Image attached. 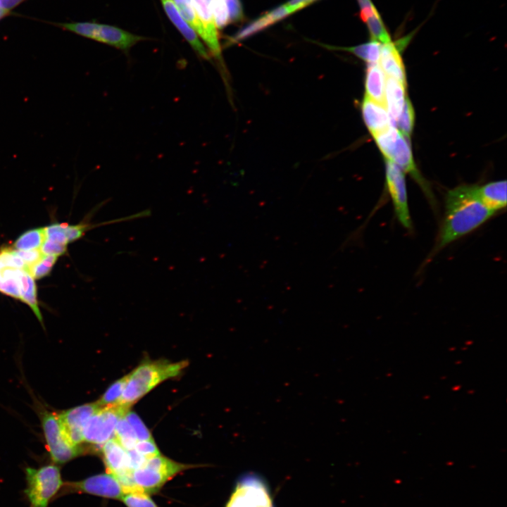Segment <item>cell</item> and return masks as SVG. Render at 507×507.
Wrapping results in <instances>:
<instances>
[{
    "label": "cell",
    "instance_id": "6da1fadb",
    "mask_svg": "<svg viewBox=\"0 0 507 507\" xmlns=\"http://www.w3.org/2000/svg\"><path fill=\"white\" fill-rule=\"evenodd\" d=\"M496 212L477 197L475 185H462L449 190L445 197V211L434 253L475 230Z\"/></svg>",
    "mask_w": 507,
    "mask_h": 507
},
{
    "label": "cell",
    "instance_id": "7a4b0ae2",
    "mask_svg": "<svg viewBox=\"0 0 507 507\" xmlns=\"http://www.w3.org/2000/svg\"><path fill=\"white\" fill-rule=\"evenodd\" d=\"M187 361H144L128 374L119 403L131 406L158 384L180 375Z\"/></svg>",
    "mask_w": 507,
    "mask_h": 507
},
{
    "label": "cell",
    "instance_id": "3957f363",
    "mask_svg": "<svg viewBox=\"0 0 507 507\" xmlns=\"http://www.w3.org/2000/svg\"><path fill=\"white\" fill-rule=\"evenodd\" d=\"M25 475V494L31 507H46L63 484L59 468L51 464L39 468H27Z\"/></svg>",
    "mask_w": 507,
    "mask_h": 507
},
{
    "label": "cell",
    "instance_id": "277c9868",
    "mask_svg": "<svg viewBox=\"0 0 507 507\" xmlns=\"http://www.w3.org/2000/svg\"><path fill=\"white\" fill-rule=\"evenodd\" d=\"M41 423L46 448L54 463H65L80 454V446L74 445L68 438L58 414L43 411Z\"/></svg>",
    "mask_w": 507,
    "mask_h": 507
},
{
    "label": "cell",
    "instance_id": "5b68a950",
    "mask_svg": "<svg viewBox=\"0 0 507 507\" xmlns=\"http://www.w3.org/2000/svg\"><path fill=\"white\" fill-rule=\"evenodd\" d=\"M129 410L130 406L121 403L101 406L85 423L82 428L83 442L102 446L114 437L119 420Z\"/></svg>",
    "mask_w": 507,
    "mask_h": 507
},
{
    "label": "cell",
    "instance_id": "8992f818",
    "mask_svg": "<svg viewBox=\"0 0 507 507\" xmlns=\"http://www.w3.org/2000/svg\"><path fill=\"white\" fill-rule=\"evenodd\" d=\"M225 507H274L270 489L258 475L249 472L237 481Z\"/></svg>",
    "mask_w": 507,
    "mask_h": 507
},
{
    "label": "cell",
    "instance_id": "52a82bcc",
    "mask_svg": "<svg viewBox=\"0 0 507 507\" xmlns=\"http://www.w3.org/2000/svg\"><path fill=\"white\" fill-rule=\"evenodd\" d=\"M386 184L395 215L406 229H412L404 173L394 163L385 160Z\"/></svg>",
    "mask_w": 507,
    "mask_h": 507
},
{
    "label": "cell",
    "instance_id": "ba28073f",
    "mask_svg": "<svg viewBox=\"0 0 507 507\" xmlns=\"http://www.w3.org/2000/svg\"><path fill=\"white\" fill-rule=\"evenodd\" d=\"M70 490L104 498L121 499L125 493L118 479L109 472L98 474L83 480L72 482Z\"/></svg>",
    "mask_w": 507,
    "mask_h": 507
},
{
    "label": "cell",
    "instance_id": "9c48e42d",
    "mask_svg": "<svg viewBox=\"0 0 507 507\" xmlns=\"http://www.w3.org/2000/svg\"><path fill=\"white\" fill-rule=\"evenodd\" d=\"M101 407L96 401L77 406L58 414L64 431L74 445L79 446L83 442L84 424Z\"/></svg>",
    "mask_w": 507,
    "mask_h": 507
},
{
    "label": "cell",
    "instance_id": "30bf717a",
    "mask_svg": "<svg viewBox=\"0 0 507 507\" xmlns=\"http://www.w3.org/2000/svg\"><path fill=\"white\" fill-rule=\"evenodd\" d=\"M172 477L165 472L144 464L131 471L130 491H141L148 494L156 493Z\"/></svg>",
    "mask_w": 507,
    "mask_h": 507
},
{
    "label": "cell",
    "instance_id": "8fae6325",
    "mask_svg": "<svg viewBox=\"0 0 507 507\" xmlns=\"http://www.w3.org/2000/svg\"><path fill=\"white\" fill-rule=\"evenodd\" d=\"M101 453L107 472L119 479L132 471L129 465L127 451L115 437L101 446Z\"/></svg>",
    "mask_w": 507,
    "mask_h": 507
},
{
    "label": "cell",
    "instance_id": "7c38bea8",
    "mask_svg": "<svg viewBox=\"0 0 507 507\" xmlns=\"http://www.w3.org/2000/svg\"><path fill=\"white\" fill-rule=\"evenodd\" d=\"M191 2L204 29V42L213 56L220 58L221 51L217 27L207 2L206 0H191Z\"/></svg>",
    "mask_w": 507,
    "mask_h": 507
},
{
    "label": "cell",
    "instance_id": "4fadbf2b",
    "mask_svg": "<svg viewBox=\"0 0 507 507\" xmlns=\"http://www.w3.org/2000/svg\"><path fill=\"white\" fill-rule=\"evenodd\" d=\"M164 10L173 25L201 58L209 59V55L194 30L182 18L173 0H161Z\"/></svg>",
    "mask_w": 507,
    "mask_h": 507
},
{
    "label": "cell",
    "instance_id": "5bb4252c",
    "mask_svg": "<svg viewBox=\"0 0 507 507\" xmlns=\"http://www.w3.org/2000/svg\"><path fill=\"white\" fill-rule=\"evenodd\" d=\"M361 113L364 123L373 137L394 125L385 106L365 95L361 103Z\"/></svg>",
    "mask_w": 507,
    "mask_h": 507
},
{
    "label": "cell",
    "instance_id": "9a60e30c",
    "mask_svg": "<svg viewBox=\"0 0 507 507\" xmlns=\"http://www.w3.org/2000/svg\"><path fill=\"white\" fill-rule=\"evenodd\" d=\"M142 39L139 35L115 26L97 24L92 39L123 51H127Z\"/></svg>",
    "mask_w": 507,
    "mask_h": 507
},
{
    "label": "cell",
    "instance_id": "2e32d148",
    "mask_svg": "<svg viewBox=\"0 0 507 507\" xmlns=\"http://www.w3.org/2000/svg\"><path fill=\"white\" fill-rule=\"evenodd\" d=\"M400 51L392 42L382 45L380 65L385 75L406 85V76Z\"/></svg>",
    "mask_w": 507,
    "mask_h": 507
},
{
    "label": "cell",
    "instance_id": "e0dca14e",
    "mask_svg": "<svg viewBox=\"0 0 507 507\" xmlns=\"http://www.w3.org/2000/svg\"><path fill=\"white\" fill-rule=\"evenodd\" d=\"M477 197L489 208L497 212L506 206V181L499 180L475 185Z\"/></svg>",
    "mask_w": 507,
    "mask_h": 507
},
{
    "label": "cell",
    "instance_id": "ac0fdd59",
    "mask_svg": "<svg viewBox=\"0 0 507 507\" xmlns=\"http://www.w3.org/2000/svg\"><path fill=\"white\" fill-rule=\"evenodd\" d=\"M406 86L392 77L386 80L384 106L393 125L401 114L406 99Z\"/></svg>",
    "mask_w": 507,
    "mask_h": 507
},
{
    "label": "cell",
    "instance_id": "d6986e66",
    "mask_svg": "<svg viewBox=\"0 0 507 507\" xmlns=\"http://www.w3.org/2000/svg\"><path fill=\"white\" fill-rule=\"evenodd\" d=\"M386 75L380 64H368L365 73V96L384 105Z\"/></svg>",
    "mask_w": 507,
    "mask_h": 507
},
{
    "label": "cell",
    "instance_id": "ffe728a7",
    "mask_svg": "<svg viewBox=\"0 0 507 507\" xmlns=\"http://www.w3.org/2000/svg\"><path fill=\"white\" fill-rule=\"evenodd\" d=\"M21 281L20 300L30 307L38 320L44 326L42 315L37 298V288L33 277L24 270Z\"/></svg>",
    "mask_w": 507,
    "mask_h": 507
},
{
    "label": "cell",
    "instance_id": "44dd1931",
    "mask_svg": "<svg viewBox=\"0 0 507 507\" xmlns=\"http://www.w3.org/2000/svg\"><path fill=\"white\" fill-rule=\"evenodd\" d=\"M45 240V228H36L27 230L22 234L15 240L13 246L15 250L22 251L40 249Z\"/></svg>",
    "mask_w": 507,
    "mask_h": 507
},
{
    "label": "cell",
    "instance_id": "7402d4cb",
    "mask_svg": "<svg viewBox=\"0 0 507 507\" xmlns=\"http://www.w3.org/2000/svg\"><path fill=\"white\" fill-rule=\"evenodd\" d=\"M381 43L371 40L352 47L339 48L348 51L368 64L377 63L380 56Z\"/></svg>",
    "mask_w": 507,
    "mask_h": 507
},
{
    "label": "cell",
    "instance_id": "603a6c76",
    "mask_svg": "<svg viewBox=\"0 0 507 507\" xmlns=\"http://www.w3.org/2000/svg\"><path fill=\"white\" fill-rule=\"evenodd\" d=\"M364 22L367 25L372 40L381 44H387L391 42L389 32L377 11L368 17Z\"/></svg>",
    "mask_w": 507,
    "mask_h": 507
},
{
    "label": "cell",
    "instance_id": "cb8c5ba5",
    "mask_svg": "<svg viewBox=\"0 0 507 507\" xmlns=\"http://www.w3.org/2000/svg\"><path fill=\"white\" fill-rule=\"evenodd\" d=\"M182 18L194 30L202 39L204 32L201 23L198 19L191 0H173Z\"/></svg>",
    "mask_w": 507,
    "mask_h": 507
},
{
    "label": "cell",
    "instance_id": "d4e9b609",
    "mask_svg": "<svg viewBox=\"0 0 507 507\" xmlns=\"http://www.w3.org/2000/svg\"><path fill=\"white\" fill-rule=\"evenodd\" d=\"M114 437L126 450L134 449L138 442L134 431L125 416L119 420L115 427Z\"/></svg>",
    "mask_w": 507,
    "mask_h": 507
},
{
    "label": "cell",
    "instance_id": "484cf974",
    "mask_svg": "<svg viewBox=\"0 0 507 507\" xmlns=\"http://www.w3.org/2000/svg\"><path fill=\"white\" fill-rule=\"evenodd\" d=\"M128 375L113 382L97 401L101 406L119 403L125 387Z\"/></svg>",
    "mask_w": 507,
    "mask_h": 507
},
{
    "label": "cell",
    "instance_id": "4316f807",
    "mask_svg": "<svg viewBox=\"0 0 507 507\" xmlns=\"http://www.w3.org/2000/svg\"><path fill=\"white\" fill-rule=\"evenodd\" d=\"M396 122L399 127V130L405 137H409L414 127L415 111L410 99L407 97L402 111Z\"/></svg>",
    "mask_w": 507,
    "mask_h": 507
},
{
    "label": "cell",
    "instance_id": "83f0119b",
    "mask_svg": "<svg viewBox=\"0 0 507 507\" xmlns=\"http://www.w3.org/2000/svg\"><path fill=\"white\" fill-rule=\"evenodd\" d=\"M275 20L270 12L254 20L243 29H242L232 39L237 42L267 27L268 26L275 23Z\"/></svg>",
    "mask_w": 507,
    "mask_h": 507
},
{
    "label": "cell",
    "instance_id": "f1b7e54d",
    "mask_svg": "<svg viewBox=\"0 0 507 507\" xmlns=\"http://www.w3.org/2000/svg\"><path fill=\"white\" fill-rule=\"evenodd\" d=\"M215 20L216 27L223 28L230 21L225 0H206Z\"/></svg>",
    "mask_w": 507,
    "mask_h": 507
},
{
    "label": "cell",
    "instance_id": "f546056e",
    "mask_svg": "<svg viewBox=\"0 0 507 507\" xmlns=\"http://www.w3.org/2000/svg\"><path fill=\"white\" fill-rule=\"evenodd\" d=\"M127 507H158L148 494L141 491H130L121 498Z\"/></svg>",
    "mask_w": 507,
    "mask_h": 507
},
{
    "label": "cell",
    "instance_id": "4dcf8cb0",
    "mask_svg": "<svg viewBox=\"0 0 507 507\" xmlns=\"http://www.w3.org/2000/svg\"><path fill=\"white\" fill-rule=\"evenodd\" d=\"M57 257L56 256L44 255L37 263L30 266L26 272L35 279L44 277L50 273L57 260Z\"/></svg>",
    "mask_w": 507,
    "mask_h": 507
},
{
    "label": "cell",
    "instance_id": "1f68e13d",
    "mask_svg": "<svg viewBox=\"0 0 507 507\" xmlns=\"http://www.w3.org/2000/svg\"><path fill=\"white\" fill-rule=\"evenodd\" d=\"M125 418L132 426L138 441L153 439L151 432L134 412L129 410Z\"/></svg>",
    "mask_w": 507,
    "mask_h": 507
},
{
    "label": "cell",
    "instance_id": "d6a6232c",
    "mask_svg": "<svg viewBox=\"0 0 507 507\" xmlns=\"http://www.w3.org/2000/svg\"><path fill=\"white\" fill-rule=\"evenodd\" d=\"M45 228L46 239L68 245V242L65 237L62 224H53Z\"/></svg>",
    "mask_w": 507,
    "mask_h": 507
},
{
    "label": "cell",
    "instance_id": "836d02e7",
    "mask_svg": "<svg viewBox=\"0 0 507 507\" xmlns=\"http://www.w3.org/2000/svg\"><path fill=\"white\" fill-rule=\"evenodd\" d=\"M134 449L146 458L161 454L154 439L138 441Z\"/></svg>",
    "mask_w": 507,
    "mask_h": 507
},
{
    "label": "cell",
    "instance_id": "e575fe53",
    "mask_svg": "<svg viewBox=\"0 0 507 507\" xmlns=\"http://www.w3.org/2000/svg\"><path fill=\"white\" fill-rule=\"evenodd\" d=\"M40 251L48 256H58L67 251V245L46 239L40 247Z\"/></svg>",
    "mask_w": 507,
    "mask_h": 507
},
{
    "label": "cell",
    "instance_id": "d590c367",
    "mask_svg": "<svg viewBox=\"0 0 507 507\" xmlns=\"http://www.w3.org/2000/svg\"><path fill=\"white\" fill-rule=\"evenodd\" d=\"M16 254L25 262L27 265L26 270L27 268L37 263L44 254L40 251V249H34L29 251H22L14 249ZM25 270V271H26Z\"/></svg>",
    "mask_w": 507,
    "mask_h": 507
},
{
    "label": "cell",
    "instance_id": "8d00e7d4",
    "mask_svg": "<svg viewBox=\"0 0 507 507\" xmlns=\"http://www.w3.org/2000/svg\"><path fill=\"white\" fill-rule=\"evenodd\" d=\"M230 21L239 20L242 17V8L239 0H225Z\"/></svg>",
    "mask_w": 507,
    "mask_h": 507
},
{
    "label": "cell",
    "instance_id": "74e56055",
    "mask_svg": "<svg viewBox=\"0 0 507 507\" xmlns=\"http://www.w3.org/2000/svg\"><path fill=\"white\" fill-rule=\"evenodd\" d=\"M361 8L360 16L364 21L365 18L377 11L371 0H357Z\"/></svg>",
    "mask_w": 507,
    "mask_h": 507
},
{
    "label": "cell",
    "instance_id": "f35d334b",
    "mask_svg": "<svg viewBox=\"0 0 507 507\" xmlns=\"http://www.w3.org/2000/svg\"><path fill=\"white\" fill-rule=\"evenodd\" d=\"M315 1L316 0H290L286 4L289 6L292 13H294L310 5Z\"/></svg>",
    "mask_w": 507,
    "mask_h": 507
},
{
    "label": "cell",
    "instance_id": "ab89813d",
    "mask_svg": "<svg viewBox=\"0 0 507 507\" xmlns=\"http://www.w3.org/2000/svg\"><path fill=\"white\" fill-rule=\"evenodd\" d=\"M25 0H0V8L10 12V11Z\"/></svg>",
    "mask_w": 507,
    "mask_h": 507
},
{
    "label": "cell",
    "instance_id": "60d3db41",
    "mask_svg": "<svg viewBox=\"0 0 507 507\" xmlns=\"http://www.w3.org/2000/svg\"><path fill=\"white\" fill-rule=\"evenodd\" d=\"M8 13V11L0 8V20L6 16Z\"/></svg>",
    "mask_w": 507,
    "mask_h": 507
}]
</instances>
